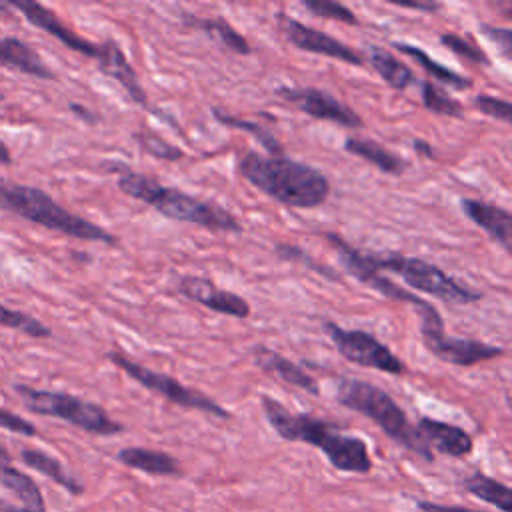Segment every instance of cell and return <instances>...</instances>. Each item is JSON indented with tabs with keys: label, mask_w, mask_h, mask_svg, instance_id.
Wrapping results in <instances>:
<instances>
[{
	"label": "cell",
	"mask_w": 512,
	"mask_h": 512,
	"mask_svg": "<svg viewBox=\"0 0 512 512\" xmlns=\"http://www.w3.org/2000/svg\"><path fill=\"white\" fill-rule=\"evenodd\" d=\"M96 60H98L100 72L114 78L126 90V94L130 96L132 102H136L138 106L148 104L146 92L140 86L136 70L132 68L126 54L122 52V48L114 40H106L104 44H100V56Z\"/></svg>",
	"instance_id": "16"
},
{
	"label": "cell",
	"mask_w": 512,
	"mask_h": 512,
	"mask_svg": "<svg viewBox=\"0 0 512 512\" xmlns=\"http://www.w3.org/2000/svg\"><path fill=\"white\" fill-rule=\"evenodd\" d=\"M0 326L18 330V332H22L30 338H48V336H52V330L48 326H44L38 318L30 316L26 312H20V310L6 308L2 302H0Z\"/></svg>",
	"instance_id": "30"
},
{
	"label": "cell",
	"mask_w": 512,
	"mask_h": 512,
	"mask_svg": "<svg viewBox=\"0 0 512 512\" xmlns=\"http://www.w3.org/2000/svg\"><path fill=\"white\" fill-rule=\"evenodd\" d=\"M366 56L370 66L380 74V78L394 90H406L408 86H412L416 82L414 72L400 62L394 54H390L386 48L374 46L370 44L366 48Z\"/></svg>",
	"instance_id": "23"
},
{
	"label": "cell",
	"mask_w": 512,
	"mask_h": 512,
	"mask_svg": "<svg viewBox=\"0 0 512 512\" xmlns=\"http://www.w3.org/2000/svg\"><path fill=\"white\" fill-rule=\"evenodd\" d=\"M0 66L40 80H54V72L46 66L40 54L30 44L14 36L0 38Z\"/></svg>",
	"instance_id": "19"
},
{
	"label": "cell",
	"mask_w": 512,
	"mask_h": 512,
	"mask_svg": "<svg viewBox=\"0 0 512 512\" xmlns=\"http://www.w3.org/2000/svg\"><path fill=\"white\" fill-rule=\"evenodd\" d=\"M176 290L184 298H188L200 306H206L212 312L234 316L240 320L250 316V304L242 296H238L230 290L218 288L212 280H208L204 276H194V274L180 276Z\"/></svg>",
	"instance_id": "13"
},
{
	"label": "cell",
	"mask_w": 512,
	"mask_h": 512,
	"mask_svg": "<svg viewBox=\"0 0 512 512\" xmlns=\"http://www.w3.org/2000/svg\"><path fill=\"white\" fill-rule=\"evenodd\" d=\"M118 188L130 198L152 206L156 212L170 220L196 224L214 232H242V224L226 208L184 194L178 188H168L146 174L122 168L118 174Z\"/></svg>",
	"instance_id": "3"
},
{
	"label": "cell",
	"mask_w": 512,
	"mask_h": 512,
	"mask_svg": "<svg viewBox=\"0 0 512 512\" xmlns=\"http://www.w3.org/2000/svg\"><path fill=\"white\" fill-rule=\"evenodd\" d=\"M106 356L112 364H116L122 372H126L140 386H144L146 390H150V392H154V394H158V396H162V398H166V400H170V402H174L182 408L202 410L206 414H212V416H218V418H224V420H228L232 416L224 406H220L210 396H206V394H202L194 388L184 386L180 380H176L168 374L154 372L152 368L134 362L132 358H128L126 354H122L118 350H110Z\"/></svg>",
	"instance_id": "9"
},
{
	"label": "cell",
	"mask_w": 512,
	"mask_h": 512,
	"mask_svg": "<svg viewBox=\"0 0 512 512\" xmlns=\"http://www.w3.org/2000/svg\"><path fill=\"white\" fill-rule=\"evenodd\" d=\"M70 110H74L78 116H82L84 120H88V122H94L96 120V116L94 114H90L84 106H78V104H70Z\"/></svg>",
	"instance_id": "42"
},
{
	"label": "cell",
	"mask_w": 512,
	"mask_h": 512,
	"mask_svg": "<svg viewBox=\"0 0 512 512\" xmlns=\"http://www.w3.org/2000/svg\"><path fill=\"white\" fill-rule=\"evenodd\" d=\"M4 98H6V94H4V92H2V90H0V102H2V100H4Z\"/></svg>",
	"instance_id": "45"
},
{
	"label": "cell",
	"mask_w": 512,
	"mask_h": 512,
	"mask_svg": "<svg viewBox=\"0 0 512 512\" xmlns=\"http://www.w3.org/2000/svg\"><path fill=\"white\" fill-rule=\"evenodd\" d=\"M184 24L190 28H198L204 30L206 34L214 36L226 50L234 52V54H250L252 48L248 44V40L222 16H194V14H184L182 16Z\"/></svg>",
	"instance_id": "22"
},
{
	"label": "cell",
	"mask_w": 512,
	"mask_h": 512,
	"mask_svg": "<svg viewBox=\"0 0 512 512\" xmlns=\"http://www.w3.org/2000/svg\"><path fill=\"white\" fill-rule=\"evenodd\" d=\"M0 428L16 432V434H24V436H36V426L32 422H28L22 416L8 412L4 408H0Z\"/></svg>",
	"instance_id": "36"
},
{
	"label": "cell",
	"mask_w": 512,
	"mask_h": 512,
	"mask_svg": "<svg viewBox=\"0 0 512 512\" xmlns=\"http://www.w3.org/2000/svg\"><path fill=\"white\" fill-rule=\"evenodd\" d=\"M344 150L366 160L368 164L376 166L378 170H382L386 174L400 176L408 168L404 158H400L398 154L390 152L388 148H384L382 144H378L376 140H370V138H356V136L346 138Z\"/></svg>",
	"instance_id": "21"
},
{
	"label": "cell",
	"mask_w": 512,
	"mask_h": 512,
	"mask_svg": "<svg viewBox=\"0 0 512 512\" xmlns=\"http://www.w3.org/2000/svg\"><path fill=\"white\" fill-rule=\"evenodd\" d=\"M4 458H8V452H6V448L0 444V460H4Z\"/></svg>",
	"instance_id": "44"
},
{
	"label": "cell",
	"mask_w": 512,
	"mask_h": 512,
	"mask_svg": "<svg viewBox=\"0 0 512 512\" xmlns=\"http://www.w3.org/2000/svg\"><path fill=\"white\" fill-rule=\"evenodd\" d=\"M414 150H418L420 154H424V156H428V158H432L436 152H434V148L428 144V142H424V140H414Z\"/></svg>",
	"instance_id": "41"
},
{
	"label": "cell",
	"mask_w": 512,
	"mask_h": 512,
	"mask_svg": "<svg viewBox=\"0 0 512 512\" xmlns=\"http://www.w3.org/2000/svg\"><path fill=\"white\" fill-rule=\"evenodd\" d=\"M260 402L268 424L280 438L288 442H304L322 450L328 462L340 472L366 474L372 470L368 444L362 438L342 434L334 424L314 418L312 414L292 412L268 394H262Z\"/></svg>",
	"instance_id": "1"
},
{
	"label": "cell",
	"mask_w": 512,
	"mask_h": 512,
	"mask_svg": "<svg viewBox=\"0 0 512 512\" xmlns=\"http://www.w3.org/2000/svg\"><path fill=\"white\" fill-rule=\"evenodd\" d=\"M336 400L342 406L370 418L388 438H392L406 450L414 452L422 460H434L432 450L424 444L416 426L408 420L406 412L396 404V400L386 390L366 380L342 378L336 386Z\"/></svg>",
	"instance_id": "5"
},
{
	"label": "cell",
	"mask_w": 512,
	"mask_h": 512,
	"mask_svg": "<svg viewBox=\"0 0 512 512\" xmlns=\"http://www.w3.org/2000/svg\"><path fill=\"white\" fill-rule=\"evenodd\" d=\"M214 116H216V120L222 122V124H228V126H232V128H238V130H244V132L252 134V136L266 148L268 156H282L284 148H282L280 140H278L270 130L258 126L256 122H248V120H242V118H234V116H230V114H224V112L218 110V108H214Z\"/></svg>",
	"instance_id": "29"
},
{
	"label": "cell",
	"mask_w": 512,
	"mask_h": 512,
	"mask_svg": "<svg viewBox=\"0 0 512 512\" xmlns=\"http://www.w3.org/2000/svg\"><path fill=\"white\" fill-rule=\"evenodd\" d=\"M20 458L26 466H30L32 470L48 476L50 480H54L56 484H60L64 490H68L70 494L78 496L84 492V486L50 454L36 450V448H22L20 450Z\"/></svg>",
	"instance_id": "24"
},
{
	"label": "cell",
	"mask_w": 512,
	"mask_h": 512,
	"mask_svg": "<svg viewBox=\"0 0 512 512\" xmlns=\"http://www.w3.org/2000/svg\"><path fill=\"white\" fill-rule=\"evenodd\" d=\"M480 30H482V34H484L490 42H494V44H498V46H500V50H502V54H504L506 58L510 56V48H512V32H510L508 28H494V26L482 24V26H480Z\"/></svg>",
	"instance_id": "37"
},
{
	"label": "cell",
	"mask_w": 512,
	"mask_h": 512,
	"mask_svg": "<svg viewBox=\"0 0 512 512\" xmlns=\"http://www.w3.org/2000/svg\"><path fill=\"white\" fill-rule=\"evenodd\" d=\"M474 106L490 118L510 122V104L502 98H496L490 94H478V96H474Z\"/></svg>",
	"instance_id": "34"
},
{
	"label": "cell",
	"mask_w": 512,
	"mask_h": 512,
	"mask_svg": "<svg viewBox=\"0 0 512 512\" xmlns=\"http://www.w3.org/2000/svg\"><path fill=\"white\" fill-rule=\"evenodd\" d=\"M236 170L254 188L290 208H316L330 196V182L320 170L286 156L244 152Z\"/></svg>",
	"instance_id": "2"
},
{
	"label": "cell",
	"mask_w": 512,
	"mask_h": 512,
	"mask_svg": "<svg viewBox=\"0 0 512 512\" xmlns=\"http://www.w3.org/2000/svg\"><path fill=\"white\" fill-rule=\"evenodd\" d=\"M420 98H422V104L434 114L462 118V104L456 98H452L446 90L436 86L432 80L420 82Z\"/></svg>",
	"instance_id": "28"
},
{
	"label": "cell",
	"mask_w": 512,
	"mask_h": 512,
	"mask_svg": "<svg viewBox=\"0 0 512 512\" xmlns=\"http://www.w3.org/2000/svg\"><path fill=\"white\" fill-rule=\"evenodd\" d=\"M276 252H278V256L280 258H284V260H290V262H298V264H306V266H310V268H314V270H320V274H324V276H330L328 272V268H324L322 264H316V262H312V258L304 252V250H300V248H296V246H292V244H276Z\"/></svg>",
	"instance_id": "35"
},
{
	"label": "cell",
	"mask_w": 512,
	"mask_h": 512,
	"mask_svg": "<svg viewBox=\"0 0 512 512\" xmlns=\"http://www.w3.org/2000/svg\"><path fill=\"white\" fill-rule=\"evenodd\" d=\"M416 312L420 316V334L426 350L446 364L464 368L504 354V348L500 346H492L472 338L446 336L442 316L438 308L432 306L430 302H424Z\"/></svg>",
	"instance_id": "8"
},
{
	"label": "cell",
	"mask_w": 512,
	"mask_h": 512,
	"mask_svg": "<svg viewBox=\"0 0 512 512\" xmlns=\"http://www.w3.org/2000/svg\"><path fill=\"white\" fill-rule=\"evenodd\" d=\"M416 430L430 450L434 448L436 452L452 458H464L474 448L472 436L464 428L450 422H440V420L422 416L416 424Z\"/></svg>",
	"instance_id": "15"
},
{
	"label": "cell",
	"mask_w": 512,
	"mask_h": 512,
	"mask_svg": "<svg viewBox=\"0 0 512 512\" xmlns=\"http://www.w3.org/2000/svg\"><path fill=\"white\" fill-rule=\"evenodd\" d=\"M134 138L138 140L140 148L144 152H148L150 156L154 158H160V160H170V162H176V160H182L186 154L184 150H180L178 146L166 142L164 138H160L158 134L154 132H148V130H142V132H136Z\"/></svg>",
	"instance_id": "31"
},
{
	"label": "cell",
	"mask_w": 512,
	"mask_h": 512,
	"mask_svg": "<svg viewBox=\"0 0 512 512\" xmlns=\"http://www.w3.org/2000/svg\"><path fill=\"white\" fill-rule=\"evenodd\" d=\"M278 94L286 100L292 102L296 108H300L304 114L316 118V120H328L336 122L346 128H360L362 118L336 100L332 94L320 88H278Z\"/></svg>",
	"instance_id": "12"
},
{
	"label": "cell",
	"mask_w": 512,
	"mask_h": 512,
	"mask_svg": "<svg viewBox=\"0 0 512 512\" xmlns=\"http://www.w3.org/2000/svg\"><path fill=\"white\" fill-rule=\"evenodd\" d=\"M252 356H254V362L268 374H272L274 378L290 384V386H296L312 396H318L320 394V388H318V382L308 374L304 372L298 364H294L292 360L284 358L280 352L268 348V346H256L252 350Z\"/></svg>",
	"instance_id": "18"
},
{
	"label": "cell",
	"mask_w": 512,
	"mask_h": 512,
	"mask_svg": "<svg viewBox=\"0 0 512 512\" xmlns=\"http://www.w3.org/2000/svg\"><path fill=\"white\" fill-rule=\"evenodd\" d=\"M362 258L370 268H374L378 272H382V270L394 272L410 288L432 294L444 302L472 304L482 298L480 292L454 280L444 270H440L438 266H434L422 258H412V256H404L398 252H386V254L380 252L378 254V252H364V250H362Z\"/></svg>",
	"instance_id": "6"
},
{
	"label": "cell",
	"mask_w": 512,
	"mask_h": 512,
	"mask_svg": "<svg viewBox=\"0 0 512 512\" xmlns=\"http://www.w3.org/2000/svg\"><path fill=\"white\" fill-rule=\"evenodd\" d=\"M12 162V152L8 150V146L0 140V164H4V166H8Z\"/></svg>",
	"instance_id": "43"
},
{
	"label": "cell",
	"mask_w": 512,
	"mask_h": 512,
	"mask_svg": "<svg viewBox=\"0 0 512 512\" xmlns=\"http://www.w3.org/2000/svg\"><path fill=\"white\" fill-rule=\"evenodd\" d=\"M440 42H442L446 48H450L454 54H458V56H462V58H466V60H470V62H476V64H482V66H488V64H490L488 56H486L478 46H474L472 42L464 40L462 36H458V34H454V32H444V34L440 36Z\"/></svg>",
	"instance_id": "33"
},
{
	"label": "cell",
	"mask_w": 512,
	"mask_h": 512,
	"mask_svg": "<svg viewBox=\"0 0 512 512\" xmlns=\"http://www.w3.org/2000/svg\"><path fill=\"white\" fill-rule=\"evenodd\" d=\"M302 6L308 12H312L316 16H322V18H328V20H336V22L350 24V26L358 24L356 14L350 8H346L344 4H340V2H332V0H302Z\"/></svg>",
	"instance_id": "32"
},
{
	"label": "cell",
	"mask_w": 512,
	"mask_h": 512,
	"mask_svg": "<svg viewBox=\"0 0 512 512\" xmlns=\"http://www.w3.org/2000/svg\"><path fill=\"white\" fill-rule=\"evenodd\" d=\"M0 484L4 488H8L16 498H20V502L24 506H28L36 512H46L38 484L28 474L16 470L14 466H10L2 460H0Z\"/></svg>",
	"instance_id": "26"
},
{
	"label": "cell",
	"mask_w": 512,
	"mask_h": 512,
	"mask_svg": "<svg viewBox=\"0 0 512 512\" xmlns=\"http://www.w3.org/2000/svg\"><path fill=\"white\" fill-rule=\"evenodd\" d=\"M460 206L464 214L480 226L494 242H498L504 250H510V240H512V216L506 208L494 206L482 200H472V198H462Z\"/></svg>",
	"instance_id": "17"
},
{
	"label": "cell",
	"mask_w": 512,
	"mask_h": 512,
	"mask_svg": "<svg viewBox=\"0 0 512 512\" xmlns=\"http://www.w3.org/2000/svg\"><path fill=\"white\" fill-rule=\"evenodd\" d=\"M460 484L474 498H480L502 512H512V492L504 482L476 470L470 476H466Z\"/></svg>",
	"instance_id": "25"
},
{
	"label": "cell",
	"mask_w": 512,
	"mask_h": 512,
	"mask_svg": "<svg viewBox=\"0 0 512 512\" xmlns=\"http://www.w3.org/2000/svg\"><path fill=\"white\" fill-rule=\"evenodd\" d=\"M0 512H36V510L26 508V506H14V504L0 498Z\"/></svg>",
	"instance_id": "40"
},
{
	"label": "cell",
	"mask_w": 512,
	"mask_h": 512,
	"mask_svg": "<svg viewBox=\"0 0 512 512\" xmlns=\"http://www.w3.org/2000/svg\"><path fill=\"white\" fill-rule=\"evenodd\" d=\"M388 4L398 8H410V10H424V12H436L442 6L436 2H406V0H388Z\"/></svg>",
	"instance_id": "39"
},
{
	"label": "cell",
	"mask_w": 512,
	"mask_h": 512,
	"mask_svg": "<svg viewBox=\"0 0 512 512\" xmlns=\"http://www.w3.org/2000/svg\"><path fill=\"white\" fill-rule=\"evenodd\" d=\"M6 4H8L10 8H14V10H20V12L24 14V18H26L32 26H36V28L48 32V34L54 36L58 42H62L66 48H70V50H74V52H78V54H82V56L94 58V60L100 56V44H94V42L82 38L80 34H76L72 28H68L54 12L48 10L46 6L38 4V2H32V0H10V2H6Z\"/></svg>",
	"instance_id": "14"
},
{
	"label": "cell",
	"mask_w": 512,
	"mask_h": 512,
	"mask_svg": "<svg viewBox=\"0 0 512 512\" xmlns=\"http://www.w3.org/2000/svg\"><path fill=\"white\" fill-rule=\"evenodd\" d=\"M416 506L420 512H482V510H472L464 506H448V504H438L430 500H416Z\"/></svg>",
	"instance_id": "38"
},
{
	"label": "cell",
	"mask_w": 512,
	"mask_h": 512,
	"mask_svg": "<svg viewBox=\"0 0 512 512\" xmlns=\"http://www.w3.org/2000/svg\"><path fill=\"white\" fill-rule=\"evenodd\" d=\"M324 330L330 336L336 350L352 364L374 368L386 374H406L408 366L386 344L364 330H346L336 322H324Z\"/></svg>",
	"instance_id": "10"
},
{
	"label": "cell",
	"mask_w": 512,
	"mask_h": 512,
	"mask_svg": "<svg viewBox=\"0 0 512 512\" xmlns=\"http://www.w3.org/2000/svg\"><path fill=\"white\" fill-rule=\"evenodd\" d=\"M276 22H278V28L284 34V38L290 44H294L298 50L336 58V60H342L352 66H364V58L356 50H352L348 44L340 42L338 38L300 22V20L288 16L286 12H278Z\"/></svg>",
	"instance_id": "11"
},
{
	"label": "cell",
	"mask_w": 512,
	"mask_h": 512,
	"mask_svg": "<svg viewBox=\"0 0 512 512\" xmlns=\"http://www.w3.org/2000/svg\"><path fill=\"white\" fill-rule=\"evenodd\" d=\"M392 46H394L398 52H402V54L414 58L434 80H440V82H444V84H448V86H452V88H458V90L472 88V80H470L468 76H462V74H458V72H454V70L442 66L440 62L432 60L422 48L412 46V44H404V42H394Z\"/></svg>",
	"instance_id": "27"
},
{
	"label": "cell",
	"mask_w": 512,
	"mask_h": 512,
	"mask_svg": "<svg viewBox=\"0 0 512 512\" xmlns=\"http://www.w3.org/2000/svg\"><path fill=\"white\" fill-rule=\"evenodd\" d=\"M14 390L22 398L24 406L42 416L60 418L64 422H70L72 426H78L90 434L100 436H112L124 430V426L108 416V412L84 398L66 394V392H52V390H38L26 384H14Z\"/></svg>",
	"instance_id": "7"
},
{
	"label": "cell",
	"mask_w": 512,
	"mask_h": 512,
	"mask_svg": "<svg viewBox=\"0 0 512 512\" xmlns=\"http://www.w3.org/2000/svg\"><path fill=\"white\" fill-rule=\"evenodd\" d=\"M0 208L28 222H34L38 226H44L48 230H54L78 240L102 242L108 246L118 244V238L114 234H110L102 226L78 214L68 212L52 196H48L44 190L34 186L0 182Z\"/></svg>",
	"instance_id": "4"
},
{
	"label": "cell",
	"mask_w": 512,
	"mask_h": 512,
	"mask_svg": "<svg viewBox=\"0 0 512 512\" xmlns=\"http://www.w3.org/2000/svg\"><path fill=\"white\" fill-rule=\"evenodd\" d=\"M118 462L132 470H140L152 476H178L182 472L180 462L162 450H150L140 446H128L118 452Z\"/></svg>",
	"instance_id": "20"
}]
</instances>
